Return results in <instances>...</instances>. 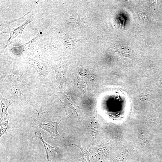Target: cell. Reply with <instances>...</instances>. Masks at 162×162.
Here are the masks:
<instances>
[{"label":"cell","mask_w":162,"mask_h":162,"mask_svg":"<svg viewBox=\"0 0 162 162\" xmlns=\"http://www.w3.org/2000/svg\"><path fill=\"white\" fill-rule=\"evenodd\" d=\"M63 119L57 120L55 122H52L50 120L49 122L46 124H43L41 122L35 118L33 119V122L37 128L45 130L50 134L52 138L56 139L60 136L57 131V128Z\"/></svg>","instance_id":"8"},{"label":"cell","mask_w":162,"mask_h":162,"mask_svg":"<svg viewBox=\"0 0 162 162\" xmlns=\"http://www.w3.org/2000/svg\"><path fill=\"white\" fill-rule=\"evenodd\" d=\"M139 15L141 19L143 20H145L146 19V15L142 12L139 13Z\"/></svg>","instance_id":"16"},{"label":"cell","mask_w":162,"mask_h":162,"mask_svg":"<svg viewBox=\"0 0 162 162\" xmlns=\"http://www.w3.org/2000/svg\"><path fill=\"white\" fill-rule=\"evenodd\" d=\"M47 28V24L44 23L37 35L29 41L18 46L10 45L5 50L6 55L9 59L17 62L20 64L32 57L40 49L39 44L42 37L48 34Z\"/></svg>","instance_id":"1"},{"label":"cell","mask_w":162,"mask_h":162,"mask_svg":"<svg viewBox=\"0 0 162 162\" xmlns=\"http://www.w3.org/2000/svg\"><path fill=\"white\" fill-rule=\"evenodd\" d=\"M24 85L16 82L0 84V88H4L10 95L13 101H20L26 104L36 111L38 115L46 113L44 109L35 101L23 90Z\"/></svg>","instance_id":"2"},{"label":"cell","mask_w":162,"mask_h":162,"mask_svg":"<svg viewBox=\"0 0 162 162\" xmlns=\"http://www.w3.org/2000/svg\"><path fill=\"white\" fill-rule=\"evenodd\" d=\"M35 14L32 12L29 16L21 25L14 28L9 34V38L0 43V54L2 53L9 46L12 44L19 42L20 40L22 34L26 26L34 20Z\"/></svg>","instance_id":"5"},{"label":"cell","mask_w":162,"mask_h":162,"mask_svg":"<svg viewBox=\"0 0 162 162\" xmlns=\"http://www.w3.org/2000/svg\"><path fill=\"white\" fill-rule=\"evenodd\" d=\"M55 97L58 99L63 105L65 110L66 116L69 118V116L68 113L67 109L69 108L72 109L76 113L79 118V115L76 111L78 106L75 105L71 100L70 96L67 94H65L62 92H56L54 95Z\"/></svg>","instance_id":"10"},{"label":"cell","mask_w":162,"mask_h":162,"mask_svg":"<svg viewBox=\"0 0 162 162\" xmlns=\"http://www.w3.org/2000/svg\"><path fill=\"white\" fill-rule=\"evenodd\" d=\"M50 67L55 70L56 78L54 82L58 83L61 86L60 90H62L63 84L65 82L66 72L68 63L66 58H61L55 61L49 62Z\"/></svg>","instance_id":"6"},{"label":"cell","mask_w":162,"mask_h":162,"mask_svg":"<svg viewBox=\"0 0 162 162\" xmlns=\"http://www.w3.org/2000/svg\"><path fill=\"white\" fill-rule=\"evenodd\" d=\"M32 12L30 10L23 16L18 18L8 20H0V34L3 33L10 34L15 28L19 26L25 21V17Z\"/></svg>","instance_id":"7"},{"label":"cell","mask_w":162,"mask_h":162,"mask_svg":"<svg viewBox=\"0 0 162 162\" xmlns=\"http://www.w3.org/2000/svg\"><path fill=\"white\" fill-rule=\"evenodd\" d=\"M63 53H66L67 52L71 51L74 49L81 45L79 40L74 39L68 35H65L63 39Z\"/></svg>","instance_id":"11"},{"label":"cell","mask_w":162,"mask_h":162,"mask_svg":"<svg viewBox=\"0 0 162 162\" xmlns=\"http://www.w3.org/2000/svg\"><path fill=\"white\" fill-rule=\"evenodd\" d=\"M89 150L94 161L95 162H100L104 154L101 144L91 146Z\"/></svg>","instance_id":"12"},{"label":"cell","mask_w":162,"mask_h":162,"mask_svg":"<svg viewBox=\"0 0 162 162\" xmlns=\"http://www.w3.org/2000/svg\"><path fill=\"white\" fill-rule=\"evenodd\" d=\"M35 135L33 136V139L35 138H39L42 142L44 145L46 154L47 158L46 162H50L52 158L56 155L60 147H54L45 142L43 140L41 130L38 128H36L34 130Z\"/></svg>","instance_id":"9"},{"label":"cell","mask_w":162,"mask_h":162,"mask_svg":"<svg viewBox=\"0 0 162 162\" xmlns=\"http://www.w3.org/2000/svg\"><path fill=\"white\" fill-rule=\"evenodd\" d=\"M47 54L43 52L36 51L33 56L24 61L22 63L29 64L36 69L37 80L44 86H47L49 80L48 75L50 72V66Z\"/></svg>","instance_id":"3"},{"label":"cell","mask_w":162,"mask_h":162,"mask_svg":"<svg viewBox=\"0 0 162 162\" xmlns=\"http://www.w3.org/2000/svg\"><path fill=\"white\" fill-rule=\"evenodd\" d=\"M13 101L12 99H8L4 98L0 94V106L2 109L1 118L3 116H9L7 112V110L8 107L13 103Z\"/></svg>","instance_id":"14"},{"label":"cell","mask_w":162,"mask_h":162,"mask_svg":"<svg viewBox=\"0 0 162 162\" xmlns=\"http://www.w3.org/2000/svg\"><path fill=\"white\" fill-rule=\"evenodd\" d=\"M9 116H4L0 118V137L5 133L11 132L12 128L9 125Z\"/></svg>","instance_id":"13"},{"label":"cell","mask_w":162,"mask_h":162,"mask_svg":"<svg viewBox=\"0 0 162 162\" xmlns=\"http://www.w3.org/2000/svg\"><path fill=\"white\" fill-rule=\"evenodd\" d=\"M17 65H12L5 67L0 66V84L16 82L24 86L26 83L27 76Z\"/></svg>","instance_id":"4"},{"label":"cell","mask_w":162,"mask_h":162,"mask_svg":"<svg viewBox=\"0 0 162 162\" xmlns=\"http://www.w3.org/2000/svg\"><path fill=\"white\" fill-rule=\"evenodd\" d=\"M73 145L78 147L81 150L82 153V156L81 158L78 159L79 160L82 162H92L89 158L90 153L87 150L86 146L82 147L79 145L73 144Z\"/></svg>","instance_id":"15"}]
</instances>
